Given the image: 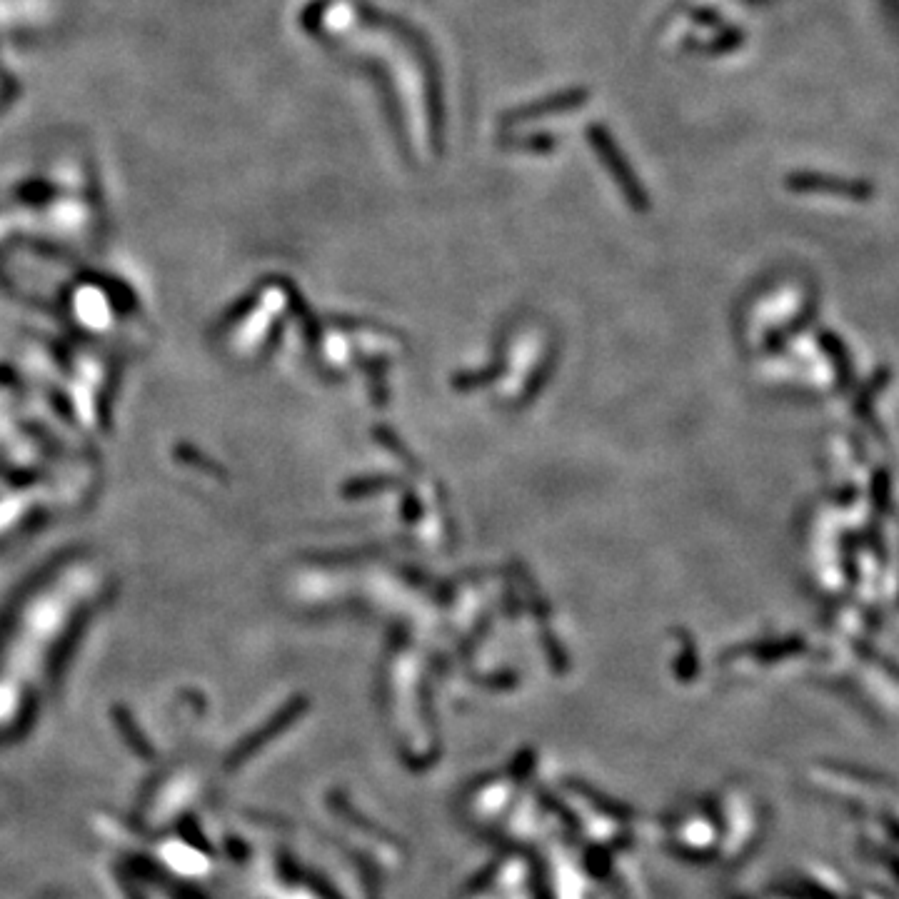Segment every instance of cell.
<instances>
[{
  "mask_svg": "<svg viewBox=\"0 0 899 899\" xmlns=\"http://www.w3.org/2000/svg\"><path fill=\"white\" fill-rule=\"evenodd\" d=\"M358 13L363 18L365 25H375V28H385L390 33H398L405 43L413 48L415 58H420L425 73V93H428V115H430V130H433V143L435 150H443V125H445V108H443V83H440V68L438 60H435L433 48L425 43L423 35L415 28H410L403 20L393 18V15H385L373 10L370 5H358Z\"/></svg>",
  "mask_w": 899,
  "mask_h": 899,
  "instance_id": "cell-1",
  "label": "cell"
},
{
  "mask_svg": "<svg viewBox=\"0 0 899 899\" xmlns=\"http://www.w3.org/2000/svg\"><path fill=\"white\" fill-rule=\"evenodd\" d=\"M587 140H590L592 150L597 153V158L605 163V168L610 170V175L615 178V183L620 185V190L625 193V198L630 200L632 208L637 210H645L647 208V193L645 188L640 185L637 175L632 173L630 163H627L625 153L620 150V145L615 143L610 130L605 125H590L587 128Z\"/></svg>",
  "mask_w": 899,
  "mask_h": 899,
  "instance_id": "cell-2",
  "label": "cell"
},
{
  "mask_svg": "<svg viewBox=\"0 0 899 899\" xmlns=\"http://www.w3.org/2000/svg\"><path fill=\"white\" fill-rule=\"evenodd\" d=\"M590 98V90L587 88H570V90H562V93L550 95V98H542L535 100L530 105H522V108L515 110H507L502 115V123L505 125H520V123H532V120H542L547 115H557V113H567V110H575L582 108Z\"/></svg>",
  "mask_w": 899,
  "mask_h": 899,
  "instance_id": "cell-3",
  "label": "cell"
},
{
  "mask_svg": "<svg viewBox=\"0 0 899 899\" xmlns=\"http://www.w3.org/2000/svg\"><path fill=\"white\" fill-rule=\"evenodd\" d=\"M890 380H892V373L887 365L877 368L875 373L870 375V380H865V383L860 385V393H857L855 405H852L855 415H860L862 423L870 425L875 433H877V428H875V420H872V408H875V398L887 388V385H890Z\"/></svg>",
  "mask_w": 899,
  "mask_h": 899,
  "instance_id": "cell-4",
  "label": "cell"
},
{
  "mask_svg": "<svg viewBox=\"0 0 899 899\" xmlns=\"http://www.w3.org/2000/svg\"><path fill=\"white\" fill-rule=\"evenodd\" d=\"M820 343H822V348H825V353L830 355L832 365H835V373H837V378H840V388L850 390L852 383H855V370H852L850 353L845 350L842 340L835 338L832 333H822Z\"/></svg>",
  "mask_w": 899,
  "mask_h": 899,
  "instance_id": "cell-5",
  "label": "cell"
},
{
  "mask_svg": "<svg viewBox=\"0 0 899 899\" xmlns=\"http://www.w3.org/2000/svg\"><path fill=\"white\" fill-rule=\"evenodd\" d=\"M870 497H872V510L887 515L892 505V480H890V472L885 467L875 470L872 475V487H870Z\"/></svg>",
  "mask_w": 899,
  "mask_h": 899,
  "instance_id": "cell-6",
  "label": "cell"
},
{
  "mask_svg": "<svg viewBox=\"0 0 899 899\" xmlns=\"http://www.w3.org/2000/svg\"><path fill=\"white\" fill-rule=\"evenodd\" d=\"M502 145L510 150H532V153H550L555 148V138L550 133H532L525 138H507Z\"/></svg>",
  "mask_w": 899,
  "mask_h": 899,
  "instance_id": "cell-7",
  "label": "cell"
},
{
  "mask_svg": "<svg viewBox=\"0 0 899 899\" xmlns=\"http://www.w3.org/2000/svg\"><path fill=\"white\" fill-rule=\"evenodd\" d=\"M737 45H742L740 30H725L720 38H712V43L702 45V48H697V50H700V53H707V55H715V53H727V50L737 48Z\"/></svg>",
  "mask_w": 899,
  "mask_h": 899,
  "instance_id": "cell-8",
  "label": "cell"
},
{
  "mask_svg": "<svg viewBox=\"0 0 899 899\" xmlns=\"http://www.w3.org/2000/svg\"><path fill=\"white\" fill-rule=\"evenodd\" d=\"M692 18H695V23H702V25H717V23H720V18H717L715 10H707V8L695 10V15H692Z\"/></svg>",
  "mask_w": 899,
  "mask_h": 899,
  "instance_id": "cell-9",
  "label": "cell"
}]
</instances>
